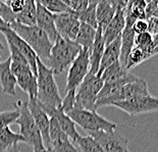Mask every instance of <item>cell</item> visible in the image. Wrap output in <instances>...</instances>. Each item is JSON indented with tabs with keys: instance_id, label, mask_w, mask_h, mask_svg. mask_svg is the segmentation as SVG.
Listing matches in <instances>:
<instances>
[{
	"instance_id": "obj_40",
	"label": "cell",
	"mask_w": 158,
	"mask_h": 152,
	"mask_svg": "<svg viewBox=\"0 0 158 152\" xmlns=\"http://www.w3.org/2000/svg\"><path fill=\"white\" fill-rule=\"evenodd\" d=\"M158 47V34L153 35V50Z\"/></svg>"
},
{
	"instance_id": "obj_5",
	"label": "cell",
	"mask_w": 158,
	"mask_h": 152,
	"mask_svg": "<svg viewBox=\"0 0 158 152\" xmlns=\"http://www.w3.org/2000/svg\"><path fill=\"white\" fill-rule=\"evenodd\" d=\"M15 109H18L19 112V119L15 123L19 126V135L23 136L25 143L32 146L34 150L44 149L45 147L43 144L41 134L28 108V101L23 102L19 100L15 103Z\"/></svg>"
},
{
	"instance_id": "obj_9",
	"label": "cell",
	"mask_w": 158,
	"mask_h": 152,
	"mask_svg": "<svg viewBox=\"0 0 158 152\" xmlns=\"http://www.w3.org/2000/svg\"><path fill=\"white\" fill-rule=\"evenodd\" d=\"M146 95H150L149 90H148V84L146 82V80L139 78L135 82L129 83L127 85L123 86L115 94L97 102V106L100 107V106L112 105V104L116 102H120V101H126L132 99L134 97L146 96Z\"/></svg>"
},
{
	"instance_id": "obj_35",
	"label": "cell",
	"mask_w": 158,
	"mask_h": 152,
	"mask_svg": "<svg viewBox=\"0 0 158 152\" xmlns=\"http://www.w3.org/2000/svg\"><path fill=\"white\" fill-rule=\"evenodd\" d=\"M65 5L70 9V11L75 12H82L88 7L89 1L88 0H65L63 1Z\"/></svg>"
},
{
	"instance_id": "obj_16",
	"label": "cell",
	"mask_w": 158,
	"mask_h": 152,
	"mask_svg": "<svg viewBox=\"0 0 158 152\" xmlns=\"http://www.w3.org/2000/svg\"><path fill=\"white\" fill-rule=\"evenodd\" d=\"M36 26L43 30L48 35L51 42L54 43L56 41L57 37L59 36L55 28L54 15L47 11L44 6L40 4L39 1H36Z\"/></svg>"
},
{
	"instance_id": "obj_24",
	"label": "cell",
	"mask_w": 158,
	"mask_h": 152,
	"mask_svg": "<svg viewBox=\"0 0 158 152\" xmlns=\"http://www.w3.org/2000/svg\"><path fill=\"white\" fill-rule=\"evenodd\" d=\"M96 35V30L93 29L92 27H90L87 23H81L79 33L77 35V38L75 41L82 47V48L88 49L91 52V49L93 47L94 40H95Z\"/></svg>"
},
{
	"instance_id": "obj_8",
	"label": "cell",
	"mask_w": 158,
	"mask_h": 152,
	"mask_svg": "<svg viewBox=\"0 0 158 152\" xmlns=\"http://www.w3.org/2000/svg\"><path fill=\"white\" fill-rule=\"evenodd\" d=\"M90 70V51L88 49L82 48L77 56L68 73L66 78V92L72 90H77L78 87L82 84L84 79L89 74Z\"/></svg>"
},
{
	"instance_id": "obj_4",
	"label": "cell",
	"mask_w": 158,
	"mask_h": 152,
	"mask_svg": "<svg viewBox=\"0 0 158 152\" xmlns=\"http://www.w3.org/2000/svg\"><path fill=\"white\" fill-rule=\"evenodd\" d=\"M10 29L31 47L39 58H48L53 43L43 30L37 26H23L15 22L10 25Z\"/></svg>"
},
{
	"instance_id": "obj_23",
	"label": "cell",
	"mask_w": 158,
	"mask_h": 152,
	"mask_svg": "<svg viewBox=\"0 0 158 152\" xmlns=\"http://www.w3.org/2000/svg\"><path fill=\"white\" fill-rule=\"evenodd\" d=\"M36 1L27 0L23 11L15 15V23L29 27L36 26Z\"/></svg>"
},
{
	"instance_id": "obj_17",
	"label": "cell",
	"mask_w": 158,
	"mask_h": 152,
	"mask_svg": "<svg viewBox=\"0 0 158 152\" xmlns=\"http://www.w3.org/2000/svg\"><path fill=\"white\" fill-rule=\"evenodd\" d=\"M104 50H105V42L103 40V31L101 27L98 26L96 29L95 40H94L93 47L90 52V70L89 73L93 75H97L99 70L100 62H101Z\"/></svg>"
},
{
	"instance_id": "obj_22",
	"label": "cell",
	"mask_w": 158,
	"mask_h": 152,
	"mask_svg": "<svg viewBox=\"0 0 158 152\" xmlns=\"http://www.w3.org/2000/svg\"><path fill=\"white\" fill-rule=\"evenodd\" d=\"M52 116L56 119L61 131L69 137V139L70 141H73V144H75V142L80 138V134L78 133V131L76 129V124L73 123V120L70 119L68 114H65L63 112L61 108L57 109Z\"/></svg>"
},
{
	"instance_id": "obj_39",
	"label": "cell",
	"mask_w": 158,
	"mask_h": 152,
	"mask_svg": "<svg viewBox=\"0 0 158 152\" xmlns=\"http://www.w3.org/2000/svg\"><path fill=\"white\" fill-rule=\"evenodd\" d=\"M6 152H21V150H19V145L16 144V145H13L12 147H10L9 149L6 151Z\"/></svg>"
},
{
	"instance_id": "obj_26",
	"label": "cell",
	"mask_w": 158,
	"mask_h": 152,
	"mask_svg": "<svg viewBox=\"0 0 158 152\" xmlns=\"http://www.w3.org/2000/svg\"><path fill=\"white\" fill-rule=\"evenodd\" d=\"M146 5L147 2L139 0V1H127L126 7V16L138 19H147L146 16Z\"/></svg>"
},
{
	"instance_id": "obj_11",
	"label": "cell",
	"mask_w": 158,
	"mask_h": 152,
	"mask_svg": "<svg viewBox=\"0 0 158 152\" xmlns=\"http://www.w3.org/2000/svg\"><path fill=\"white\" fill-rule=\"evenodd\" d=\"M112 106H115L117 108L123 110L124 112L129 113L130 116L152 112V111L158 110V97L151 95L138 96L126 101L116 102L112 104Z\"/></svg>"
},
{
	"instance_id": "obj_6",
	"label": "cell",
	"mask_w": 158,
	"mask_h": 152,
	"mask_svg": "<svg viewBox=\"0 0 158 152\" xmlns=\"http://www.w3.org/2000/svg\"><path fill=\"white\" fill-rule=\"evenodd\" d=\"M103 84L101 78L89 73L76 90V108L97 112V98Z\"/></svg>"
},
{
	"instance_id": "obj_2",
	"label": "cell",
	"mask_w": 158,
	"mask_h": 152,
	"mask_svg": "<svg viewBox=\"0 0 158 152\" xmlns=\"http://www.w3.org/2000/svg\"><path fill=\"white\" fill-rule=\"evenodd\" d=\"M82 49L78 43L73 40L58 36L48 57V67L52 70L54 75L62 73L66 67L75 61Z\"/></svg>"
},
{
	"instance_id": "obj_7",
	"label": "cell",
	"mask_w": 158,
	"mask_h": 152,
	"mask_svg": "<svg viewBox=\"0 0 158 152\" xmlns=\"http://www.w3.org/2000/svg\"><path fill=\"white\" fill-rule=\"evenodd\" d=\"M66 114L73 120V123L79 125L87 133L98 131H114L117 128L116 124L104 119L96 111L85 110L75 107Z\"/></svg>"
},
{
	"instance_id": "obj_18",
	"label": "cell",
	"mask_w": 158,
	"mask_h": 152,
	"mask_svg": "<svg viewBox=\"0 0 158 152\" xmlns=\"http://www.w3.org/2000/svg\"><path fill=\"white\" fill-rule=\"evenodd\" d=\"M120 48H122V35L117 37L114 41L108 44L107 46H105V50H104L97 76L100 77L107 67L113 65L114 62L119 61Z\"/></svg>"
},
{
	"instance_id": "obj_38",
	"label": "cell",
	"mask_w": 158,
	"mask_h": 152,
	"mask_svg": "<svg viewBox=\"0 0 158 152\" xmlns=\"http://www.w3.org/2000/svg\"><path fill=\"white\" fill-rule=\"evenodd\" d=\"M148 22V32L151 35L158 34V18H150L147 19Z\"/></svg>"
},
{
	"instance_id": "obj_27",
	"label": "cell",
	"mask_w": 158,
	"mask_h": 152,
	"mask_svg": "<svg viewBox=\"0 0 158 152\" xmlns=\"http://www.w3.org/2000/svg\"><path fill=\"white\" fill-rule=\"evenodd\" d=\"M98 4V1H89V5L85 11L78 13V18L81 23H87L93 29L98 28V23L96 18V7Z\"/></svg>"
},
{
	"instance_id": "obj_25",
	"label": "cell",
	"mask_w": 158,
	"mask_h": 152,
	"mask_svg": "<svg viewBox=\"0 0 158 152\" xmlns=\"http://www.w3.org/2000/svg\"><path fill=\"white\" fill-rule=\"evenodd\" d=\"M19 142H25L23 136L12 132L9 127L0 131V152H6Z\"/></svg>"
},
{
	"instance_id": "obj_41",
	"label": "cell",
	"mask_w": 158,
	"mask_h": 152,
	"mask_svg": "<svg viewBox=\"0 0 158 152\" xmlns=\"http://www.w3.org/2000/svg\"><path fill=\"white\" fill-rule=\"evenodd\" d=\"M34 152H53V150H52V149H46V148H44V149L34 150Z\"/></svg>"
},
{
	"instance_id": "obj_12",
	"label": "cell",
	"mask_w": 158,
	"mask_h": 152,
	"mask_svg": "<svg viewBox=\"0 0 158 152\" xmlns=\"http://www.w3.org/2000/svg\"><path fill=\"white\" fill-rule=\"evenodd\" d=\"M54 23L60 37L75 41L81 26L78 13L69 11L68 12L54 15Z\"/></svg>"
},
{
	"instance_id": "obj_19",
	"label": "cell",
	"mask_w": 158,
	"mask_h": 152,
	"mask_svg": "<svg viewBox=\"0 0 158 152\" xmlns=\"http://www.w3.org/2000/svg\"><path fill=\"white\" fill-rule=\"evenodd\" d=\"M10 57L1 61L0 60V85H1L2 91L8 95L15 96V85L16 80L10 69Z\"/></svg>"
},
{
	"instance_id": "obj_10",
	"label": "cell",
	"mask_w": 158,
	"mask_h": 152,
	"mask_svg": "<svg viewBox=\"0 0 158 152\" xmlns=\"http://www.w3.org/2000/svg\"><path fill=\"white\" fill-rule=\"evenodd\" d=\"M88 134L101 146L104 152H130L127 149L129 139L116 130L88 132Z\"/></svg>"
},
{
	"instance_id": "obj_13",
	"label": "cell",
	"mask_w": 158,
	"mask_h": 152,
	"mask_svg": "<svg viewBox=\"0 0 158 152\" xmlns=\"http://www.w3.org/2000/svg\"><path fill=\"white\" fill-rule=\"evenodd\" d=\"M28 108L31 112L33 119L38 127L40 134H41L43 144L46 149H51V142L49 136V127H50V117L41 108L36 98H29Z\"/></svg>"
},
{
	"instance_id": "obj_36",
	"label": "cell",
	"mask_w": 158,
	"mask_h": 152,
	"mask_svg": "<svg viewBox=\"0 0 158 152\" xmlns=\"http://www.w3.org/2000/svg\"><path fill=\"white\" fill-rule=\"evenodd\" d=\"M133 31L136 35L148 32L147 19H138V21H136L133 25Z\"/></svg>"
},
{
	"instance_id": "obj_37",
	"label": "cell",
	"mask_w": 158,
	"mask_h": 152,
	"mask_svg": "<svg viewBox=\"0 0 158 152\" xmlns=\"http://www.w3.org/2000/svg\"><path fill=\"white\" fill-rule=\"evenodd\" d=\"M5 3L9 6V8L11 9L13 13L18 15L25 7L26 1H23V0H10V1H5Z\"/></svg>"
},
{
	"instance_id": "obj_42",
	"label": "cell",
	"mask_w": 158,
	"mask_h": 152,
	"mask_svg": "<svg viewBox=\"0 0 158 152\" xmlns=\"http://www.w3.org/2000/svg\"><path fill=\"white\" fill-rule=\"evenodd\" d=\"M155 54H158V47H156V48L153 50V56Z\"/></svg>"
},
{
	"instance_id": "obj_3",
	"label": "cell",
	"mask_w": 158,
	"mask_h": 152,
	"mask_svg": "<svg viewBox=\"0 0 158 152\" xmlns=\"http://www.w3.org/2000/svg\"><path fill=\"white\" fill-rule=\"evenodd\" d=\"M10 52V69L19 88L29 95V98L37 96V77L33 74L32 69L19 50L10 43H7Z\"/></svg>"
},
{
	"instance_id": "obj_28",
	"label": "cell",
	"mask_w": 158,
	"mask_h": 152,
	"mask_svg": "<svg viewBox=\"0 0 158 152\" xmlns=\"http://www.w3.org/2000/svg\"><path fill=\"white\" fill-rule=\"evenodd\" d=\"M135 46L145 51L150 57L153 56V36L149 32L136 35Z\"/></svg>"
},
{
	"instance_id": "obj_30",
	"label": "cell",
	"mask_w": 158,
	"mask_h": 152,
	"mask_svg": "<svg viewBox=\"0 0 158 152\" xmlns=\"http://www.w3.org/2000/svg\"><path fill=\"white\" fill-rule=\"evenodd\" d=\"M75 144L82 152H104L101 146L89 135L86 137L80 136L79 139L75 142Z\"/></svg>"
},
{
	"instance_id": "obj_20",
	"label": "cell",
	"mask_w": 158,
	"mask_h": 152,
	"mask_svg": "<svg viewBox=\"0 0 158 152\" xmlns=\"http://www.w3.org/2000/svg\"><path fill=\"white\" fill-rule=\"evenodd\" d=\"M118 3L119 1H117V0H114V1H98V4H97L96 7V18L98 26L101 27L102 31L113 19Z\"/></svg>"
},
{
	"instance_id": "obj_32",
	"label": "cell",
	"mask_w": 158,
	"mask_h": 152,
	"mask_svg": "<svg viewBox=\"0 0 158 152\" xmlns=\"http://www.w3.org/2000/svg\"><path fill=\"white\" fill-rule=\"evenodd\" d=\"M19 112L18 109L15 110H8L0 112V131L9 127V125L15 123L19 119Z\"/></svg>"
},
{
	"instance_id": "obj_14",
	"label": "cell",
	"mask_w": 158,
	"mask_h": 152,
	"mask_svg": "<svg viewBox=\"0 0 158 152\" xmlns=\"http://www.w3.org/2000/svg\"><path fill=\"white\" fill-rule=\"evenodd\" d=\"M127 1H119L116 12L113 19L103 30V40L105 46L114 41L117 37L122 35L124 27H126V7Z\"/></svg>"
},
{
	"instance_id": "obj_29",
	"label": "cell",
	"mask_w": 158,
	"mask_h": 152,
	"mask_svg": "<svg viewBox=\"0 0 158 152\" xmlns=\"http://www.w3.org/2000/svg\"><path fill=\"white\" fill-rule=\"evenodd\" d=\"M148 58H150V56L148 55L145 51H143L139 47L134 46V48L132 49V51H131L129 57H127L126 70H131L133 67H135L136 65H139L140 63L145 61Z\"/></svg>"
},
{
	"instance_id": "obj_34",
	"label": "cell",
	"mask_w": 158,
	"mask_h": 152,
	"mask_svg": "<svg viewBox=\"0 0 158 152\" xmlns=\"http://www.w3.org/2000/svg\"><path fill=\"white\" fill-rule=\"evenodd\" d=\"M75 104H76V91L72 90L66 92L65 97L62 98L61 100V109L65 114L69 112L70 110H73L75 108Z\"/></svg>"
},
{
	"instance_id": "obj_31",
	"label": "cell",
	"mask_w": 158,
	"mask_h": 152,
	"mask_svg": "<svg viewBox=\"0 0 158 152\" xmlns=\"http://www.w3.org/2000/svg\"><path fill=\"white\" fill-rule=\"evenodd\" d=\"M39 2L53 15H58V13L68 12L70 11L61 0H39Z\"/></svg>"
},
{
	"instance_id": "obj_21",
	"label": "cell",
	"mask_w": 158,
	"mask_h": 152,
	"mask_svg": "<svg viewBox=\"0 0 158 152\" xmlns=\"http://www.w3.org/2000/svg\"><path fill=\"white\" fill-rule=\"evenodd\" d=\"M102 79L103 83H113V82H118V81L123 80H137L139 77H136L129 73V70L120 65L119 61L114 62L109 67L104 70L102 75L100 76Z\"/></svg>"
},
{
	"instance_id": "obj_15",
	"label": "cell",
	"mask_w": 158,
	"mask_h": 152,
	"mask_svg": "<svg viewBox=\"0 0 158 152\" xmlns=\"http://www.w3.org/2000/svg\"><path fill=\"white\" fill-rule=\"evenodd\" d=\"M1 33L4 35L7 43H10L11 45L15 46V48L19 50V52L27 59V61H28L30 66H31L33 74L37 77V57L38 56L33 51L31 47L23 41L21 37L16 35V34L10 29V27H9L8 29H5V30H3V31H1Z\"/></svg>"
},
{
	"instance_id": "obj_1",
	"label": "cell",
	"mask_w": 158,
	"mask_h": 152,
	"mask_svg": "<svg viewBox=\"0 0 158 152\" xmlns=\"http://www.w3.org/2000/svg\"><path fill=\"white\" fill-rule=\"evenodd\" d=\"M41 108L51 117L54 112L61 108V100L58 87L54 79V73L37 57V96Z\"/></svg>"
},
{
	"instance_id": "obj_33",
	"label": "cell",
	"mask_w": 158,
	"mask_h": 152,
	"mask_svg": "<svg viewBox=\"0 0 158 152\" xmlns=\"http://www.w3.org/2000/svg\"><path fill=\"white\" fill-rule=\"evenodd\" d=\"M0 19L9 26L15 22V13L12 12L5 1H0Z\"/></svg>"
}]
</instances>
